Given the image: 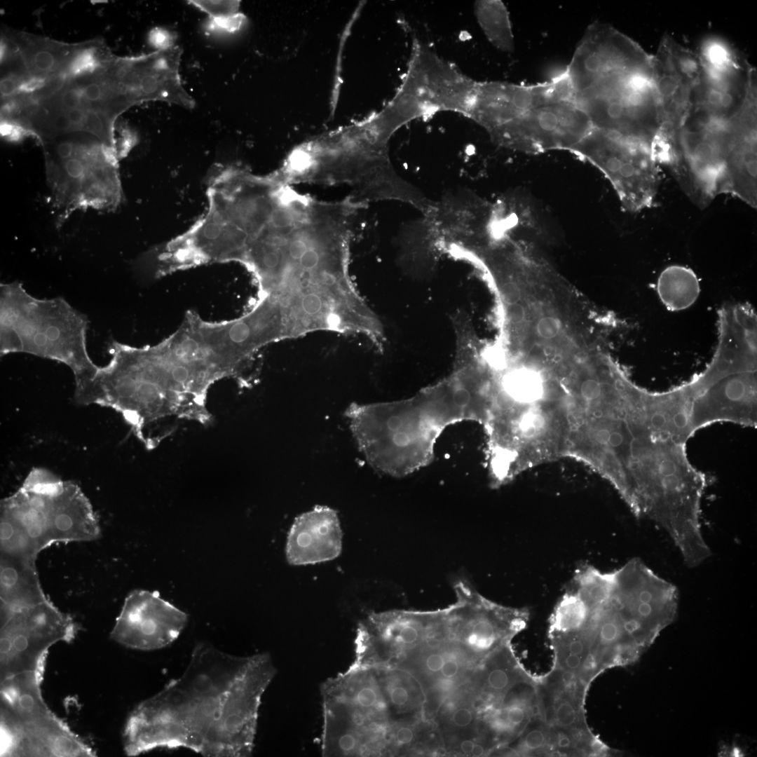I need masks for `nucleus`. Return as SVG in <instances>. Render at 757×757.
I'll return each mask as SVG.
<instances>
[{
  "mask_svg": "<svg viewBox=\"0 0 757 757\" xmlns=\"http://www.w3.org/2000/svg\"><path fill=\"white\" fill-rule=\"evenodd\" d=\"M657 291L663 304L671 311H681L691 306L700 294L699 280L689 268L673 265L660 275Z\"/></svg>",
  "mask_w": 757,
  "mask_h": 757,
  "instance_id": "22",
  "label": "nucleus"
},
{
  "mask_svg": "<svg viewBox=\"0 0 757 757\" xmlns=\"http://www.w3.org/2000/svg\"><path fill=\"white\" fill-rule=\"evenodd\" d=\"M72 519L67 514H60L55 519L56 527L61 531H67L72 526Z\"/></svg>",
  "mask_w": 757,
  "mask_h": 757,
  "instance_id": "38",
  "label": "nucleus"
},
{
  "mask_svg": "<svg viewBox=\"0 0 757 757\" xmlns=\"http://www.w3.org/2000/svg\"><path fill=\"white\" fill-rule=\"evenodd\" d=\"M730 146L718 186V194L737 197L749 205H757V81L749 85L738 111L728 120Z\"/></svg>",
  "mask_w": 757,
  "mask_h": 757,
  "instance_id": "19",
  "label": "nucleus"
},
{
  "mask_svg": "<svg viewBox=\"0 0 757 757\" xmlns=\"http://www.w3.org/2000/svg\"><path fill=\"white\" fill-rule=\"evenodd\" d=\"M650 393L622 377L582 409L572 458L608 481L627 505L679 468L683 447L655 421Z\"/></svg>",
  "mask_w": 757,
  "mask_h": 757,
  "instance_id": "3",
  "label": "nucleus"
},
{
  "mask_svg": "<svg viewBox=\"0 0 757 757\" xmlns=\"http://www.w3.org/2000/svg\"><path fill=\"white\" fill-rule=\"evenodd\" d=\"M569 653L574 655H581L584 651V643L580 639H573L570 641L568 646Z\"/></svg>",
  "mask_w": 757,
  "mask_h": 757,
  "instance_id": "40",
  "label": "nucleus"
},
{
  "mask_svg": "<svg viewBox=\"0 0 757 757\" xmlns=\"http://www.w3.org/2000/svg\"><path fill=\"white\" fill-rule=\"evenodd\" d=\"M393 134L374 118L348 132L303 145L276 171L290 185L346 184L351 189L349 196L357 201L368 205L398 200L425 215L435 203L394 170L388 153Z\"/></svg>",
  "mask_w": 757,
  "mask_h": 757,
  "instance_id": "4",
  "label": "nucleus"
},
{
  "mask_svg": "<svg viewBox=\"0 0 757 757\" xmlns=\"http://www.w3.org/2000/svg\"><path fill=\"white\" fill-rule=\"evenodd\" d=\"M26 541L25 538H20L19 540V545L22 547L25 546Z\"/></svg>",
  "mask_w": 757,
  "mask_h": 757,
  "instance_id": "49",
  "label": "nucleus"
},
{
  "mask_svg": "<svg viewBox=\"0 0 757 757\" xmlns=\"http://www.w3.org/2000/svg\"><path fill=\"white\" fill-rule=\"evenodd\" d=\"M565 666L571 670L578 669L582 664L579 655L569 653L564 659Z\"/></svg>",
  "mask_w": 757,
  "mask_h": 757,
  "instance_id": "39",
  "label": "nucleus"
},
{
  "mask_svg": "<svg viewBox=\"0 0 757 757\" xmlns=\"http://www.w3.org/2000/svg\"><path fill=\"white\" fill-rule=\"evenodd\" d=\"M88 320L62 297L39 299L18 281L0 286V353H28L67 365L75 392L83 389L100 367L87 350Z\"/></svg>",
  "mask_w": 757,
  "mask_h": 757,
  "instance_id": "5",
  "label": "nucleus"
},
{
  "mask_svg": "<svg viewBox=\"0 0 757 757\" xmlns=\"http://www.w3.org/2000/svg\"><path fill=\"white\" fill-rule=\"evenodd\" d=\"M697 53L700 74L691 114L728 120L742 107L756 71L719 37L705 39Z\"/></svg>",
  "mask_w": 757,
  "mask_h": 757,
  "instance_id": "13",
  "label": "nucleus"
},
{
  "mask_svg": "<svg viewBox=\"0 0 757 757\" xmlns=\"http://www.w3.org/2000/svg\"><path fill=\"white\" fill-rule=\"evenodd\" d=\"M414 739L413 730L405 725L399 724L395 728L393 735V751L399 748L408 746Z\"/></svg>",
  "mask_w": 757,
  "mask_h": 757,
  "instance_id": "34",
  "label": "nucleus"
},
{
  "mask_svg": "<svg viewBox=\"0 0 757 757\" xmlns=\"http://www.w3.org/2000/svg\"><path fill=\"white\" fill-rule=\"evenodd\" d=\"M577 711L573 704L566 700L560 702L554 712V718L557 724L561 727H569L577 721Z\"/></svg>",
  "mask_w": 757,
  "mask_h": 757,
  "instance_id": "32",
  "label": "nucleus"
},
{
  "mask_svg": "<svg viewBox=\"0 0 757 757\" xmlns=\"http://www.w3.org/2000/svg\"><path fill=\"white\" fill-rule=\"evenodd\" d=\"M550 754H551L552 756H562L561 755L562 753L557 751H553Z\"/></svg>",
  "mask_w": 757,
  "mask_h": 757,
  "instance_id": "48",
  "label": "nucleus"
},
{
  "mask_svg": "<svg viewBox=\"0 0 757 757\" xmlns=\"http://www.w3.org/2000/svg\"><path fill=\"white\" fill-rule=\"evenodd\" d=\"M477 21L488 41L503 52L514 49L509 12L500 0H480L474 5Z\"/></svg>",
  "mask_w": 757,
  "mask_h": 757,
  "instance_id": "23",
  "label": "nucleus"
},
{
  "mask_svg": "<svg viewBox=\"0 0 757 757\" xmlns=\"http://www.w3.org/2000/svg\"><path fill=\"white\" fill-rule=\"evenodd\" d=\"M525 309L519 302L504 305L505 319L510 325H517L522 322L525 318Z\"/></svg>",
  "mask_w": 757,
  "mask_h": 757,
  "instance_id": "35",
  "label": "nucleus"
},
{
  "mask_svg": "<svg viewBox=\"0 0 757 757\" xmlns=\"http://www.w3.org/2000/svg\"><path fill=\"white\" fill-rule=\"evenodd\" d=\"M536 329L538 334L543 338L550 339L555 337L560 331V323L557 319L551 316H545L538 320Z\"/></svg>",
  "mask_w": 757,
  "mask_h": 757,
  "instance_id": "33",
  "label": "nucleus"
},
{
  "mask_svg": "<svg viewBox=\"0 0 757 757\" xmlns=\"http://www.w3.org/2000/svg\"><path fill=\"white\" fill-rule=\"evenodd\" d=\"M43 671L1 680V756H95L45 702Z\"/></svg>",
  "mask_w": 757,
  "mask_h": 757,
  "instance_id": "8",
  "label": "nucleus"
},
{
  "mask_svg": "<svg viewBox=\"0 0 757 757\" xmlns=\"http://www.w3.org/2000/svg\"><path fill=\"white\" fill-rule=\"evenodd\" d=\"M510 672L501 667L489 668L484 674V683L492 693H500L509 689L512 683Z\"/></svg>",
  "mask_w": 757,
  "mask_h": 757,
  "instance_id": "28",
  "label": "nucleus"
},
{
  "mask_svg": "<svg viewBox=\"0 0 757 757\" xmlns=\"http://www.w3.org/2000/svg\"><path fill=\"white\" fill-rule=\"evenodd\" d=\"M596 665L597 662L594 655L592 654H589L583 664L585 670H586V671H594L596 669Z\"/></svg>",
  "mask_w": 757,
  "mask_h": 757,
  "instance_id": "43",
  "label": "nucleus"
},
{
  "mask_svg": "<svg viewBox=\"0 0 757 757\" xmlns=\"http://www.w3.org/2000/svg\"><path fill=\"white\" fill-rule=\"evenodd\" d=\"M1 579L3 585L7 587H11L15 585L18 580V573L15 569L7 568L1 572Z\"/></svg>",
  "mask_w": 757,
  "mask_h": 757,
  "instance_id": "37",
  "label": "nucleus"
},
{
  "mask_svg": "<svg viewBox=\"0 0 757 757\" xmlns=\"http://www.w3.org/2000/svg\"><path fill=\"white\" fill-rule=\"evenodd\" d=\"M11 611L19 616L3 615L1 680L23 672L44 671L49 648L58 641H69L74 636L71 625L50 609L29 611L25 606Z\"/></svg>",
  "mask_w": 757,
  "mask_h": 757,
  "instance_id": "16",
  "label": "nucleus"
},
{
  "mask_svg": "<svg viewBox=\"0 0 757 757\" xmlns=\"http://www.w3.org/2000/svg\"><path fill=\"white\" fill-rule=\"evenodd\" d=\"M475 743L474 741L466 739L461 742L460 749L463 753L470 754Z\"/></svg>",
  "mask_w": 757,
  "mask_h": 757,
  "instance_id": "45",
  "label": "nucleus"
},
{
  "mask_svg": "<svg viewBox=\"0 0 757 757\" xmlns=\"http://www.w3.org/2000/svg\"><path fill=\"white\" fill-rule=\"evenodd\" d=\"M365 207L349 196L324 201L287 186L255 226L245 266L260 295L280 306L289 339L348 334L371 315L349 273L354 222Z\"/></svg>",
  "mask_w": 757,
  "mask_h": 757,
  "instance_id": "1",
  "label": "nucleus"
},
{
  "mask_svg": "<svg viewBox=\"0 0 757 757\" xmlns=\"http://www.w3.org/2000/svg\"><path fill=\"white\" fill-rule=\"evenodd\" d=\"M477 83L415 39L402 83L379 115L396 130L411 121L440 111L468 116Z\"/></svg>",
  "mask_w": 757,
  "mask_h": 757,
  "instance_id": "9",
  "label": "nucleus"
},
{
  "mask_svg": "<svg viewBox=\"0 0 757 757\" xmlns=\"http://www.w3.org/2000/svg\"><path fill=\"white\" fill-rule=\"evenodd\" d=\"M0 533L1 539H9L13 536V528L9 523L4 521L1 523Z\"/></svg>",
  "mask_w": 757,
  "mask_h": 757,
  "instance_id": "42",
  "label": "nucleus"
},
{
  "mask_svg": "<svg viewBox=\"0 0 757 757\" xmlns=\"http://www.w3.org/2000/svg\"><path fill=\"white\" fill-rule=\"evenodd\" d=\"M175 39L176 36L172 32L162 27H154L149 31L148 34L149 43L156 50L167 49L175 46Z\"/></svg>",
  "mask_w": 757,
  "mask_h": 757,
  "instance_id": "30",
  "label": "nucleus"
},
{
  "mask_svg": "<svg viewBox=\"0 0 757 757\" xmlns=\"http://www.w3.org/2000/svg\"><path fill=\"white\" fill-rule=\"evenodd\" d=\"M188 615L156 593L133 594L127 601L112 638L132 649L165 648L179 636Z\"/></svg>",
  "mask_w": 757,
  "mask_h": 757,
  "instance_id": "18",
  "label": "nucleus"
},
{
  "mask_svg": "<svg viewBox=\"0 0 757 757\" xmlns=\"http://www.w3.org/2000/svg\"><path fill=\"white\" fill-rule=\"evenodd\" d=\"M42 518L28 525V533L31 537L36 538L41 535L42 532V524L41 520Z\"/></svg>",
  "mask_w": 757,
  "mask_h": 757,
  "instance_id": "41",
  "label": "nucleus"
},
{
  "mask_svg": "<svg viewBox=\"0 0 757 757\" xmlns=\"http://www.w3.org/2000/svg\"><path fill=\"white\" fill-rule=\"evenodd\" d=\"M30 76L51 78L60 75L78 44H67L22 32L9 34Z\"/></svg>",
  "mask_w": 757,
  "mask_h": 757,
  "instance_id": "21",
  "label": "nucleus"
},
{
  "mask_svg": "<svg viewBox=\"0 0 757 757\" xmlns=\"http://www.w3.org/2000/svg\"><path fill=\"white\" fill-rule=\"evenodd\" d=\"M589 613L586 601L571 584L562 597L553 618L554 629L563 633L580 630Z\"/></svg>",
  "mask_w": 757,
  "mask_h": 757,
  "instance_id": "25",
  "label": "nucleus"
},
{
  "mask_svg": "<svg viewBox=\"0 0 757 757\" xmlns=\"http://www.w3.org/2000/svg\"><path fill=\"white\" fill-rule=\"evenodd\" d=\"M719 322L710 364L686 383L695 431L718 421L756 425V327L730 318Z\"/></svg>",
  "mask_w": 757,
  "mask_h": 757,
  "instance_id": "6",
  "label": "nucleus"
},
{
  "mask_svg": "<svg viewBox=\"0 0 757 757\" xmlns=\"http://www.w3.org/2000/svg\"><path fill=\"white\" fill-rule=\"evenodd\" d=\"M557 744L561 749H568L571 745V740L567 735H561L558 737Z\"/></svg>",
  "mask_w": 757,
  "mask_h": 757,
  "instance_id": "44",
  "label": "nucleus"
},
{
  "mask_svg": "<svg viewBox=\"0 0 757 757\" xmlns=\"http://www.w3.org/2000/svg\"><path fill=\"white\" fill-rule=\"evenodd\" d=\"M545 742V735L540 729L530 730L524 739V744L529 750H536L541 748Z\"/></svg>",
  "mask_w": 757,
  "mask_h": 757,
  "instance_id": "36",
  "label": "nucleus"
},
{
  "mask_svg": "<svg viewBox=\"0 0 757 757\" xmlns=\"http://www.w3.org/2000/svg\"><path fill=\"white\" fill-rule=\"evenodd\" d=\"M113 57L102 42L93 41L79 43L60 75L67 79L91 76L100 72Z\"/></svg>",
  "mask_w": 757,
  "mask_h": 757,
  "instance_id": "24",
  "label": "nucleus"
},
{
  "mask_svg": "<svg viewBox=\"0 0 757 757\" xmlns=\"http://www.w3.org/2000/svg\"><path fill=\"white\" fill-rule=\"evenodd\" d=\"M592 128L586 114L572 100L532 109L488 133L499 146L526 153L571 150Z\"/></svg>",
  "mask_w": 757,
  "mask_h": 757,
  "instance_id": "14",
  "label": "nucleus"
},
{
  "mask_svg": "<svg viewBox=\"0 0 757 757\" xmlns=\"http://www.w3.org/2000/svg\"><path fill=\"white\" fill-rule=\"evenodd\" d=\"M188 4L207 13L209 19L226 18L239 13L238 1L192 0Z\"/></svg>",
  "mask_w": 757,
  "mask_h": 757,
  "instance_id": "26",
  "label": "nucleus"
},
{
  "mask_svg": "<svg viewBox=\"0 0 757 757\" xmlns=\"http://www.w3.org/2000/svg\"><path fill=\"white\" fill-rule=\"evenodd\" d=\"M574 678L575 675L571 671H565L561 674V681L566 685H568L572 683Z\"/></svg>",
  "mask_w": 757,
  "mask_h": 757,
  "instance_id": "46",
  "label": "nucleus"
},
{
  "mask_svg": "<svg viewBox=\"0 0 757 757\" xmlns=\"http://www.w3.org/2000/svg\"><path fill=\"white\" fill-rule=\"evenodd\" d=\"M730 138L728 119L690 114L670 148L665 166L700 207L708 205L718 195Z\"/></svg>",
  "mask_w": 757,
  "mask_h": 757,
  "instance_id": "10",
  "label": "nucleus"
},
{
  "mask_svg": "<svg viewBox=\"0 0 757 757\" xmlns=\"http://www.w3.org/2000/svg\"><path fill=\"white\" fill-rule=\"evenodd\" d=\"M244 21V16L238 13L231 17L221 19H209L206 23L207 31L234 32L240 29Z\"/></svg>",
  "mask_w": 757,
  "mask_h": 757,
  "instance_id": "29",
  "label": "nucleus"
},
{
  "mask_svg": "<svg viewBox=\"0 0 757 757\" xmlns=\"http://www.w3.org/2000/svg\"><path fill=\"white\" fill-rule=\"evenodd\" d=\"M484 753V747L479 744L475 743L470 754L472 756H482Z\"/></svg>",
  "mask_w": 757,
  "mask_h": 757,
  "instance_id": "47",
  "label": "nucleus"
},
{
  "mask_svg": "<svg viewBox=\"0 0 757 757\" xmlns=\"http://www.w3.org/2000/svg\"><path fill=\"white\" fill-rule=\"evenodd\" d=\"M564 100H573L572 89L564 71L550 81L533 85L478 82L468 117L489 132L532 109Z\"/></svg>",
  "mask_w": 757,
  "mask_h": 757,
  "instance_id": "17",
  "label": "nucleus"
},
{
  "mask_svg": "<svg viewBox=\"0 0 757 757\" xmlns=\"http://www.w3.org/2000/svg\"><path fill=\"white\" fill-rule=\"evenodd\" d=\"M653 56V83L660 121L658 149L664 154L690 116L700 74L697 52L665 34Z\"/></svg>",
  "mask_w": 757,
  "mask_h": 757,
  "instance_id": "12",
  "label": "nucleus"
},
{
  "mask_svg": "<svg viewBox=\"0 0 757 757\" xmlns=\"http://www.w3.org/2000/svg\"><path fill=\"white\" fill-rule=\"evenodd\" d=\"M342 532L336 512L316 506L295 519L287 536L286 557L292 565H306L336 558Z\"/></svg>",
  "mask_w": 757,
  "mask_h": 757,
  "instance_id": "20",
  "label": "nucleus"
},
{
  "mask_svg": "<svg viewBox=\"0 0 757 757\" xmlns=\"http://www.w3.org/2000/svg\"><path fill=\"white\" fill-rule=\"evenodd\" d=\"M276 674L269 653L240 657L198 644L183 674L130 713L125 754L184 748L208 757L251 756L261 698Z\"/></svg>",
  "mask_w": 757,
  "mask_h": 757,
  "instance_id": "2",
  "label": "nucleus"
},
{
  "mask_svg": "<svg viewBox=\"0 0 757 757\" xmlns=\"http://www.w3.org/2000/svg\"><path fill=\"white\" fill-rule=\"evenodd\" d=\"M41 144L59 226L76 210L113 211L121 204L117 149L81 132L43 140Z\"/></svg>",
  "mask_w": 757,
  "mask_h": 757,
  "instance_id": "7",
  "label": "nucleus"
},
{
  "mask_svg": "<svg viewBox=\"0 0 757 757\" xmlns=\"http://www.w3.org/2000/svg\"><path fill=\"white\" fill-rule=\"evenodd\" d=\"M179 46L136 57L112 58L102 69L130 107L159 100L191 109L195 101L184 88Z\"/></svg>",
  "mask_w": 757,
  "mask_h": 757,
  "instance_id": "15",
  "label": "nucleus"
},
{
  "mask_svg": "<svg viewBox=\"0 0 757 757\" xmlns=\"http://www.w3.org/2000/svg\"><path fill=\"white\" fill-rule=\"evenodd\" d=\"M570 151L605 175L625 209L637 212L652 205L659 186V164L647 147L592 128Z\"/></svg>",
  "mask_w": 757,
  "mask_h": 757,
  "instance_id": "11",
  "label": "nucleus"
},
{
  "mask_svg": "<svg viewBox=\"0 0 757 757\" xmlns=\"http://www.w3.org/2000/svg\"><path fill=\"white\" fill-rule=\"evenodd\" d=\"M475 720V714L470 707L461 706L454 709L450 716L451 725L458 730L469 728Z\"/></svg>",
  "mask_w": 757,
  "mask_h": 757,
  "instance_id": "31",
  "label": "nucleus"
},
{
  "mask_svg": "<svg viewBox=\"0 0 757 757\" xmlns=\"http://www.w3.org/2000/svg\"><path fill=\"white\" fill-rule=\"evenodd\" d=\"M446 650L439 648H432L421 657L418 662V671L421 674L432 678L434 681L439 675L446 660Z\"/></svg>",
  "mask_w": 757,
  "mask_h": 757,
  "instance_id": "27",
  "label": "nucleus"
}]
</instances>
